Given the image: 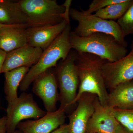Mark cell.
Returning <instances> with one entry per match:
<instances>
[{
  "label": "cell",
  "instance_id": "14",
  "mask_svg": "<svg viewBox=\"0 0 133 133\" xmlns=\"http://www.w3.org/2000/svg\"><path fill=\"white\" fill-rule=\"evenodd\" d=\"M96 96L86 93L78 101L77 108L69 117L70 133H85L88 122L94 111V102Z\"/></svg>",
  "mask_w": 133,
  "mask_h": 133
},
{
  "label": "cell",
  "instance_id": "27",
  "mask_svg": "<svg viewBox=\"0 0 133 133\" xmlns=\"http://www.w3.org/2000/svg\"><path fill=\"white\" fill-rule=\"evenodd\" d=\"M116 133H132L120 125Z\"/></svg>",
  "mask_w": 133,
  "mask_h": 133
},
{
  "label": "cell",
  "instance_id": "13",
  "mask_svg": "<svg viewBox=\"0 0 133 133\" xmlns=\"http://www.w3.org/2000/svg\"><path fill=\"white\" fill-rule=\"evenodd\" d=\"M43 50L27 44L7 53L2 73L22 67H32L36 64Z\"/></svg>",
  "mask_w": 133,
  "mask_h": 133
},
{
  "label": "cell",
  "instance_id": "18",
  "mask_svg": "<svg viewBox=\"0 0 133 133\" xmlns=\"http://www.w3.org/2000/svg\"><path fill=\"white\" fill-rule=\"evenodd\" d=\"M29 68L22 67L5 72V91L9 104L18 98L17 89Z\"/></svg>",
  "mask_w": 133,
  "mask_h": 133
},
{
  "label": "cell",
  "instance_id": "16",
  "mask_svg": "<svg viewBox=\"0 0 133 133\" xmlns=\"http://www.w3.org/2000/svg\"><path fill=\"white\" fill-rule=\"evenodd\" d=\"M0 24L30 27L28 18L22 10L19 1L0 0Z\"/></svg>",
  "mask_w": 133,
  "mask_h": 133
},
{
  "label": "cell",
  "instance_id": "1",
  "mask_svg": "<svg viewBox=\"0 0 133 133\" xmlns=\"http://www.w3.org/2000/svg\"><path fill=\"white\" fill-rule=\"evenodd\" d=\"M107 62L96 55L77 52L76 63L78 70L79 86L72 105L86 93L94 94L104 106L107 105L109 93L102 71V65Z\"/></svg>",
  "mask_w": 133,
  "mask_h": 133
},
{
  "label": "cell",
  "instance_id": "24",
  "mask_svg": "<svg viewBox=\"0 0 133 133\" xmlns=\"http://www.w3.org/2000/svg\"><path fill=\"white\" fill-rule=\"evenodd\" d=\"M51 133H70L69 124H63Z\"/></svg>",
  "mask_w": 133,
  "mask_h": 133
},
{
  "label": "cell",
  "instance_id": "2",
  "mask_svg": "<svg viewBox=\"0 0 133 133\" xmlns=\"http://www.w3.org/2000/svg\"><path fill=\"white\" fill-rule=\"evenodd\" d=\"M70 41L72 49L77 52L95 55L110 63L118 61L128 52L126 47L113 36L104 33H94L81 37L71 31Z\"/></svg>",
  "mask_w": 133,
  "mask_h": 133
},
{
  "label": "cell",
  "instance_id": "15",
  "mask_svg": "<svg viewBox=\"0 0 133 133\" xmlns=\"http://www.w3.org/2000/svg\"><path fill=\"white\" fill-rule=\"evenodd\" d=\"M28 25L9 26L0 28V49L8 53L28 44Z\"/></svg>",
  "mask_w": 133,
  "mask_h": 133
},
{
  "label": "cell",
  "instance_id": "31",
  "mask_svg": "<svg viewBox=\"0 0 133 133\" xmlns=\"http://www.w3.org/2000/svg\"><path fill=\"white\" fill-rule=\"evenodd\" d=\"M20 133H22V132H21H21H20Z\"/></svg>",
  "mask_w": 133,
  "mask_h": 133
},
{
  "label": "cell",
  "instance_id": "7",
  "mask_svg": "<svg viewBox=\"0 0 133 133\" xmlns=\"http://www.w3.org/2000/svg\"><path fill=\"white\" fill-rule=\"evenodd\" d=\"M46 113L38 106L32 94L23 93L15 101L8 104L7 127L14 130L22 121L30 118L37 119Z\"/></svg>",
  "mask_w": 133,
  "mask_h": 133
},
{
  "label": "cell",
  "instance_id": "23",
  "mask_svg": "<svg viewBox=\"0 0 133 133\" xmlns=\"http://www.w3.org/2000/svg\"><path fill=\"white\" fill-rule=\"evenodd\" d=\"M72 3L71 0H66L63 4L65 7L63 17L64 19L67 22V24H70V10Z\"/></svg>",
  "mask_w": 133,
  "mask_h": 133
},
{
  "label": "cell",
  "instance_id": "4",
  "mask_svg": "<svg viewBox=\"0 0 133 133\" xmlns=\"http://www.w3.org/2000/svg\"><path fill=\"white\" fill-rule=\"evenodd\" d=\"M77 56V51L71 50L66 59L62 60L55 70L59 90L58 99L61 103L59 108L65 111L72 105L79 86L78 70L76 63Z\"/></svg>",
  "mask_w": 133,
  "mask_h": 133
},
{
  "label": "cell",
  "instance_id": "30",
  "mask_svg": "<svg viewBox=\"0 0 133 133\" xmlns=\"http://www.w3.org/2000/svg\"><path fill=\"white\" fill-rule=\"evenodd\" d=\"M131 44H133V41H132V43H131Z\"/></svg>",
  "mask_w": 133,
  "mask_h": 133
},
{
  "label": "cell",
  "instance_id": "26",
  "mask_svg": "<svg viewBox=\"0 0 133 133\" xmlns=\"http://www.w3.org/2000/svg\"><path fill=\"white\" fill-rule=\"evenodd\" d=\"M7 53L0 49V74L2 73L3 67L4 65Z\"/></svg>",
  "mask_w": 133,
  "mask_h": 133
},
{
  "label": "cell",
  "instance_id": "19",
  "mask_svg": "<svg viewBox=\"0 0 133 133\" xmlns=\"http://www.w3.org/2000/svg\"><path fill=\"white\" fill-rule=\"evenodd\" d=\"M133 2V0H126L124 2L112 4L98 10L94 15L105 20H118L124 15Z\"/></svg>",
  "mask_w": 133,
  "mask_h": 133
},
{
  "label": "cell",
  "instance_id": "5",
  "mask_svg": "<svg viewBox=\"0 0 133 133\" xmlns=\"http://www.w3.org/2000/svg\"><path fill=\"white\" fill-rule=\"evenodd\" d=\"M70 16L73 20L78 22L74 31L78 36L84 37L94 33H106L113 36L124 47L126 48L127 46L125 37L117 22L102 19L93 14H86L84 10L81 9V11H79L75 9H71Z\"/></svg>",
  "mask_w": 133,
  "mask_h": 133
},
{
  "label": "cell",
  "instance_id": "28",
  "mask_svg": "<svg viewBox=\"0 0 133 133\" xmlns=\"http://www.w3.org/2000/svg\"><path fill=\"white\" fill-rule=\"evenodd\" d=\"M9 26L8 25H4V24H0V28H3V27H5V26Z\"/></svg>",
  "mask_w": 133,
  "mask_h": 133
},
{
  "label": "cell",
  "instance_id": "25",
  "mask_svg": "<svg viewBox=\"0 0 133 133\" xmlns=\"http://www.w3.org/2000/svg\"><path fill=\"white\" fill-rule=\"evenodd\" d=\"M7 124L6 117H3L0 119V133H6Z\"/></svg>",
  "mask_w": 133,
  "mask_h": 133
},
{
  "label": "cell",
  "instance_id": "8",
  "mask_svg": "<svg viewBox=\"0 0 133 133\" xmlns=\"http://www.w3.org/2000/svg\"><path fill=\"white\" fill-rule=\"evenodd\" d=\"M128 54L118 61L108 62L102 65V71L107 89L111 91L119 84L133 80V44Z\"/></svg>",
  "mask_w": 133,
  "mask_h": 133
},
{
  "label": "cell",
  "instance_id": "29",
  "mask_svg": "<svg viewBox=\"0 0 133 133\" xmlns=\"http://www.w3.org/2000/svg\"><path fill=\"white\" fill-rule=\"evenodd\" d=\"M85 133H92V132H87L86 131Z\"/></svg>",
  "mask_w": 133,
  "mask_h": 133
},
{
  "label": "cell",
  "instance_id": "11",
  "mask_svg": "<svg viewBox=\"0 0 133 133\" xmlns=\"http://www.w3.org/2000/svg\"><path fill=\"white\" fill-rule=\"evenodd\" d=\"M65 111L59 108L35 120H28L20 122L18 126L22 133H51L63 125L66 118Z\"/></svg>",
  "mask_w": 133,
  "mask_h": 133
},
{
  "label": "cell",
  "instance_id": "3",
  "mask_svg": "<svg viewBox=\"0 0 133 133\" xmlns=\"http://www.w3.org/2000/svg\"><path fill=\"white\" fill-rule=\"evenodd\" d=\"M71 28L67 24L64 30L46 49L43 51L38 62L31 67L19 86L20 90L25 91L37 78L53 67H56L59 59L64 60L72 49L70 41Z\"/></svg>",
  "mask_w": 133,
  "mask_h": 133
},
{
  "label": "cell",
  "instance_id": "21",
  "mask_svg": "<svg viewBox=\"0 0 133 133\" xmlns=\"http://www.w3.org/2000/svg\"><path fill=\"white\" fill-rule=\"evenodd\" d=\"M117 23L125 37L133 35V2Z\"/></svg>",
  "mask_w": 133,
  "mask_h": 133
},
{
  "label": "cell",
  "instance_id": "22",
  "mask_svg": "<svg viewBox=\"0 0 133 133\" xmlns=\"http://www.w3.org/2000/svg\"><path fill=\"white\" fill-rule=\"evenodd\" d=\"M126 0H94L89 5L88 9L86 10H84V12L86 14H91L112 4L124 2Z\"/></svg>",
  "mask_w": 133,
  "mask_h": 133
},
{
  "label": "cell",
  "instance_id": "12",
  "mask_svg": "<svg viewBox=\"0 0 133 133\" xmlns=\"http://www.w3.org/2000/svg\"><path fill=\"white\" fill-rule=\"evenodd\" d=\"M67 24L64 20L56 25L27 28L26 34L28 44L44 51L64 30Z\"/></svg>",
  "mask_w": 133,
  "mask_h": 133
},
{
  "label": "cell",
  "instance_id": "10",
  "mask_svg": "<svg viewBox=\"0 0 133 133\" xmlns=\"http://www.w3.org/2000/svg\"><path fill=\"white\" fill-rule=\"evenodd\" d=\"M94 111L87 124L86 132L95 133H116L120 124L111 108L104 106L96 96L94 102Z\"/></svg>",
  "mask_w": 133,
  "mask_h": 133
},
{
  "label": "cell",
  "instance_id": "20",
  "mask_svg": "<svg viewBox=\"0 0 133 133\" xmlns=\"http://www.w3.org/2000/svg\"><path fill=\"white\" fill-rule=\"evenodd\" d=\"M111 108L115 118L120 125L133 133V108L124 109Z\"/></svg>",
  "mask_w": 133,
  "mask_h": 133
},
{
  "label": "cell",
  "instance_id": "9",
  "mask_svg": "<svg viewBox=\"0 0 133 133\" xmlns=\"http://www.w3.org/2000/svg\"><path fill=\"white\" fill-rule=\"evenodd\" d=\"M33 92L42 101L47 112L55 111L59 97L55 70L51 69L40 75L34 81Z\"/></svg>",
  "mask_w": 133,
  "mask_h": 133
},
{
  "label": "cell",
  "instance_id": "6",
  "mask_svg": "<svg viewBox=\"0 0 133 133\" xmlns=\"http://www.w3.org/2000/svg\"><path fill=\"white\" fill-rule=\"evenodd\" d=\"M19 1L28 18L29 27L56 25L64 20V6L58 4L56 0Z\"/></svg>",
  "mask_w": 133,
  "mask_h": 133
},
{
  "label": "cell",
  "instance_id": "17",
  "mask_svg": "<svg viewBox=\"0 0 133 133\" xmlns=\"http://www.w3.org/2000/svg\"><path fill=\"white\" fill-rule=\"evenodd\" d=\"M107 105L120 109L133 108V80L119 84L110 91Z\"/></svg>",
  "mask_w": 133,
  "mask_h": 133
}]
</instances>
